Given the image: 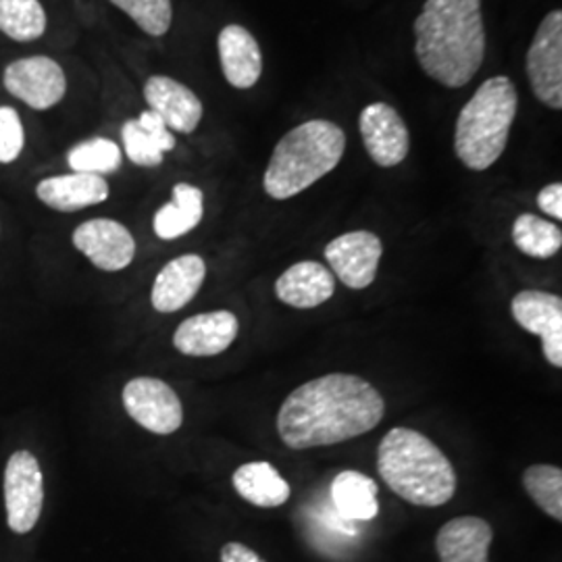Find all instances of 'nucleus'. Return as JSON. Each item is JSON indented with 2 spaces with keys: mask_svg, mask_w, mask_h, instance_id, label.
Masks as SVG:
<instances>
[{
  "mask_svg": "<svg viewBox=\"0 0 562 562\" xmlns=\"http://www.w3.org/2000/svg\"><path fill=\"white\" fill-rule=\"evenodd\" d=\"M382 394L352 373H329L299 385L281 404L278 434L292 450L348 442L382 423Z\"/></svg>",
  "mask_w": 562,
  "mask_h": 562,
  "instance_id": "f257e3e1",
  "label": "nucleus"
},
{
  "mask_svg": "<svg viewBox=\"0 0 562 562\" xmlns=\"http://www.w3.org/2000/svg\"><path fill=\"white\" fill-rule=\"evenodd\" d=\"M415 55L446 88H462L485 59L482 0H427L415 20Z\"/></svg>",
  "mask_w": 562,
  "mask_h": 562,
  "instance_id": "f03ea898",
  "label": "nucleus"
},
{
  "mask_svg": "<svg viewBox=\"0 0 562 562\" xmlns=\"http://www.w3.org/2000/svg\"><path fill=\"white\" fill-rule=\"evenodd\" d=\"M378 471L394 494L415 506H442L457 494L454 464L427 436L408 427L383 436Z\"/></svg>",
  "mask_w": 562,
  "mask_h": 562,
  "instance_id": "7ed1b4c3",
  "label": "nucleus"
},
{
  "mask_svg": "<svg viewBox=\"0 0 562 562\" xmlns=\"http://www.w3.org/2000/svg\"><path fill=\"white\" fill-rule=\"evenodd\" d=\"M344 150L346 134L336 123L304 121L278 142L265 171V192L276 201L301 194L338 167Z\"/></svg>",
  "mask_w": 562,
  "mask_h": 562,
  "instance_id": "20e7f679",
  "label": "nucleus"
},
{
  "mask_svg": "<svg viewBox=\"0 0 562 562\" xmlns=\"http://www.w3.org/2000/svg\"><path fill=\"white\" fill-rule=\"evenodd\" d=\"M519 111L517 88L506 76L483 81L462 106L454 130V153L471 171H485L503 157Z\"/></svg>",
  "mask_w": 562,
  "mask_h": 562,
  "instance_id": "39448f33",
  "label": "nucleus"
},
{
  "mask_svg": "<svg viewBox=\"0 0 562 562\" xmlns=\"http://www.w3.org/2000/svg\"><path fill=\"white\" fill-rule=\"evenodd\" d=\"M527 78L536 99L548 109H562V11L543 18L527 50Z\"/></svg>",
  "mask_w": 562,
  "mask_h": 562,
  "instance_id": "423d86ee",
  "label": "nucleus"
},
{
  "mask_svg": "<svg viewBox=\"0 0 562 562\" xmlns=\"http://www.w3.org/2000/svg\"><path fill=\"white\" fill-rule=\"evenodd\" d=\"M7 521L15 533H30L41 519L44 477L41 462L27 452H13L4 469Z\"/></svg>",
  "mask_w": 562,
  "mask_h": 562,
  "instance_id": "0eeeda50",
  "label": "nucleus"
},
{
  "mask_svg": "<svg viewBox=\"0 0 562 562\" xmlns=\"http://www.w3.org/2000/svg\"><path fill=\"white\" fill-rule=\"evenodd\" d=\"M4 90L34 111L57 106L67 92V76L59 63L44 55L23 57L7 65Z\"/></svg>",
  "mask_w": 562,
  "mask_h": 562,
  "instance_id": "6e6552de",
  "label": "nucleus"
},
{
  "mask_svg": "<svg viewBox=\"0 0 562 562\" xmlns=\"http://www.w3.org/2000/svg\"><path fill=\"white\" fill-rule=\"evenodd\" d=\"M123 406L134 422L157 436H169L183 423L178 394L155 378H136L127 383L123 387Z\"/></svg>",
  "mask_w": 562,
  "mask_h": 562,
  "instance_id": "1a4fd4ad",
  "label": "nucleus"
},
{
  "mask_svg": "<svg viewBox=\"0 0 562 562\" xmlns=\"http://www.w3.org/2000/svg\"><path fill=\"white\" fill-rule=\"evenodd\" d=\"M383 244L373 232H348L325 246V259L350 290H364L378 276Z\"/></svg>",
  "mask_w": 562,
  "mask_h": 562,
  "instance_id": "9d476101",
  "label": "nucleus"
},
{
  "mask_svg": "<svg viewBox=\"0 0 562 562\" xmlns=\"http://www.w3.org/2000/svg\"><path fill=\"white\" fill-rule=\"evenodd\" d=\"M513 319L525 331L542 338L543 357L562 367V299L542 290H522L510 304Z\"/></svg>",
  "mask_w": 562,
  "mask_h": 562,
  "instance_id": "9b49d317",
  "label": "nucleus"
},
{
  "mask_svg": "<svg viewBox=\"0 0 562 562\" xmlns=\"http://www.w3.org/2000/svg\"><path fill=\"white\" fill-rule=\"evenodd\" d=\"M359 125L364 150L380 167H396L406 159L411 148L408 127L394 106L387 102L364 106Z\"/></svg>",
  "mask_w": 562,
  "mask_h": 562,
  "instance_id": "f8f14e48",
  "label": "nucleus"
},
{
  "mask_svg": "<svg viewBox=\"0 0 562 562\" xmlns=\"http://www.w3.org/2000/svg\"><path fill=\"white\" fill-rule=\"evenodd\" d=\"M74 246L101 271H121L136 257V240L115 220H90L74 232Z\"/></svg>",
  "mask_w": 562,
  "mask_h": 562,
  "instance_id": "ddd939ff",
  "label": "nucleus"
},
{
  "mask_svg": "<svg viewBox=\"0 0 562 562\" xmlns=\"http://www.w3.org/2000/svg\"><path fill=\"white\" fill-rule=\"evenodd\" d=\"M240 323L229 311L194 315L181 323L173 346L186 357H215L225 352L238 338Z\"/></svg>",
  "mask_w": 562,
  "mask_h": 562,
  "instance_id": "4468645a",
  "label": "nucleus"
},
{
  "mask_svg": "<svg viewBox=\"0 0 562 562\" xmlns=\"http://www.w3.org/2000/svg\"><path fill=\"white\" fill-rule=\"evenodd\" d=\"M144 99L165 125L180 134H192L202 120V102L188 86L167 76H153L144 83Z\"/></svg>",
  "mask_w": 562,
  "mask_h": 562,
  "instance_id": "2eb2a0df",
  "label": "nucleus"
},
{
  "mask_svg": "<svg viewBox=\"0 0 562 562\" xmlns=\"http://www.w3.org/2000/svg\"><path fill=\"white\" fill-rule=\"evenodd\" d=\"M206 278V265L199 255H183L167 262L157 276L150 301L159 313H176L192 301Z\"/></svg>",
  "mask_w": 562,
  "mask_h": 562,
  "instance_id": "dca6fc26",
  "label": "nucleus"
},
{
  "mask_svg": "<svg viewBox=\"0 0 562 562\" xmlns=\"http://www.w3.org/2000/svg\"><path fill=\"white\" fill-rule=\"evenodd\" d=\"M225 80L238 90H248L261 80L262 55L259 42L241 25H225L217 38Z\"/></svg>",
  "mask_w": 562,
  "mask_h": 562,
  "instance_id": "f3484780",
  "label": "nucleus"
},
{
  "mask_svg": "<svg viewBox=\"0 0 562 562\" xmlns=\"http://www.w3.org/2000/svg\"><path fill=\"white\" fill-rule=\"evenodd\" d=\"M336 292L334 273L315 261L292 265L276 281V294L283 304L294 308H315L329 301Z\"/></svg>",
  "mask_w": 562,
  "mask_h": 562,
  "instance_id": "a211bd4d",
  "label": "nucleus"
},
{
  "mask_svg": "<svg viewBox=\"0 0 562 562\" xmlns=\"http://www.w3.org/2000/svg\"><path fill=\"white\" fill-rule=\"evenodd\" d=\"M36 196L60 213H76L109 199V183L101 176L67 173L46 178L36 186Z\"/></svg>",
  "mask_w": 562,
  "mask_h": 562,
  "instance_id": "6ab92c4d",
  "label": "nucleus"
},
{
  "mask_svg": "<svg viewBox=\"0 0 562 562\" xmlns=\"http://www.w3.org/2000/svg\"><path fill=\"white\" fill-rule=\"evenodd\" d=\"M492 538L490 522L480 517H457L440 529L436 550L442 562H490Z\"/></svg>",
  "mask_w": 562,
  "mask_h": 562,
  "instance_id": "aec40b11",
  "label": "nucleus"
},
{
  "mask_svg": "<svg viewBox=\"0 0 562 562\" xmlns=\"http://www.w3.org/2000/svg\"><path fill=\"white\" fill-rule=\"evenodd\" d=\"M234 487L246 503L278 508L288 503L292 490L271 462H246L234 473Z\"/></svg>",
  "mask_w": 562,
  "mask_h": 562,
  "instance_id": "412c9836",
  "label": "nucleus"
},
{
  "mask_svg": "<svg viewBox=\"0 0 562 562\" xmlns=\"http://www.w3.org/2000/svg\"><path fill=\"white\" fill-rule=\"evenodd\" d=\"M334 508L346 521H371L380 513L378 485L359 471H341L331 485Z\"/></svg>",
  "mask_w": 562,
  "mask_h": 562,
  "instance_id": "4be33fe9",
  "label": "nucleus"
},
{
  "mask_svg": "<svg viewBox=\"0 0 562 562\" xmlns=\"http://www.w3.org/2000/svg\"><path fill=\"white\" fill-rule=\"evenodd\" d=\"M204 196L196 186L178 183L173 188V201L167 202L155 215V234L161 240H176L192 232L202 222Z\"/></svg>",
  "mask_w": 562,
  "mask_h": 562,
  "instance_id": "5701e85b",
  "label": "nucleus"
},
{
  "mask_svg": "<svg viewBox=\"0 0 562 562\" xmlns=\"http://www.w3.org/2000/svg\"><path fill=\"white\" fill-rule=\"evenodd\" d=\"M41 0H0V32L15 42H34L46 32Z\"/></svg>",
  "mask_w": 562,
  "mask_h": 562,
  "instance_id": "b1692460",
  "label": "nucleus"
},
{
  "mask_svg": "<svg viewBox=\"0 0 562 562\" xmlns=\"http://www.w3.org/2000/svg\"><path fill=\"white\" fill-rule=\"evenodd\" d=\"M513 241L531 259H550L562 246V229L538 215L522 213L513 225Z\"/></svg>",
  "mask_w": 562,
  "mask_h": 562,
  "instance_id": "393cba45",
  "label": "nucleus"
},
{
  "mask_svg": "<svg viewBox=\"0 0 562 562\" xmlns=\"http://www.w3.org/2000/svg\"><path fill=\"white\" fill-rule=\"evenodd\" d=\"M67 162L74 173H90V176H106L115 173L121 167V148L109 138H90L76 144Z\"/></svg>",
  "mask_w": 562,
  "mask_h": 562,
  "instance_id": "a878e982",
  "label": "nucleus"
},
{
  "mask_svg": "<svg viewBox=\"0 0 562 562\" xmlns=\"http://www.w3.org/2000/svg\"><path fill=\"white\" fill-rule=\"evenodd\" d=\"M522 485L546 515L562 521V471L559 467L531 464L522 475Z\"/></svg>",
  "mask_w": 562,
  "mask_h": 562,
  "instance_id": "bb28decb",
  "label": "nucleus"
},
{
  "mask_svg": "<svg viewBox=\"0 0 562 562\" xmlns=\"http://www.w3.org/2000/svg\"><path fill=\"white\" fill-rule=\"evenodd\" d=\"M125 15H130L144 34L161 38L173 21L171 0H111Z\"/></svg>",
  "mask_w": 562,
  "mask_h": 562,
  "instance_id": "cd10ccee",
  "label": "nucleus"
},
{
  "mask_svg": "<svg viewBox=\"0 0 562 562\" xmlns=\"http://www.w3.org/2000/svg\"><path fill=\"white\" fill-rule=\"evenodd\" d=\"M121 140L127 159L140 167H157L162 162L161 148L140 127L138 120H130L121 127Z\"/></svg>",
  "mask_w": 562,
  "mask_h": 562,
  "instance_id": "c85d7f7f",
  "label": "nucleus"
},
{
  "mask_svg": "<svg viewBox=\"0 0 562 562\" xmlns=\"http://www.w3.org/2000/svg\"><path fill=\"white\" fill-rule=\"evenodd\" d=\"M25 146V130L18 109L2 104L0 106V162H15Z\"/></svg>",
  "mask_w": 562,
  "mask_h": 562,
  "instance_id": "c756f323",
  "label": "nucleus"
},
{
  "mask_svg": "<svg viewBox=\"0 0 562 562\" xmlns=\"http://www.w3.org/2000/svg\"><path fill=\"white\" fill-rule=\"evenodd\" d=\"M138 123H140L142 130H144L153 140L157 142V146L161 148L162 155L176 148V136L171 134V130L165 125V121H162L157 113H153L150 109L144 111L140 117H138Z\"/></svg>",
  "mask_w": 562,
  "mask_h": 562,
  "instance_id": "7c9ffc66",
  "label": "nucleus"
},
{
  "mask_svg": "<svg viewBox=\"0 0 562 562\" xmlns=\"http://www.w3.org/2000/svg\"><path fill=\"white\" fill-rule=\"evenodd\" d=\"M538 206L546 215L562 220V183H550L538 194Z\"/></svg>",
  "mask_w": 562,
  "mask_h": 562,
  "instance_id": "2f4dec72",
  "label": "nucleus"
},
{
  "mask_svg": "<svg viewBox=\"0 0 562 562\" xmlns=\"http://www.w3.org/2000/svg\"><path fill=\"white\" fill-rule=\"evenodd\" d=\"M222 562H265L261 557L240 542L225 543L222 548Z\"/></svg>",
  "mask_w": 562,
  "mask_h": 562,
  "instance_id": "473e14b6",
  "label": "nucleus"
}]
</instances>
